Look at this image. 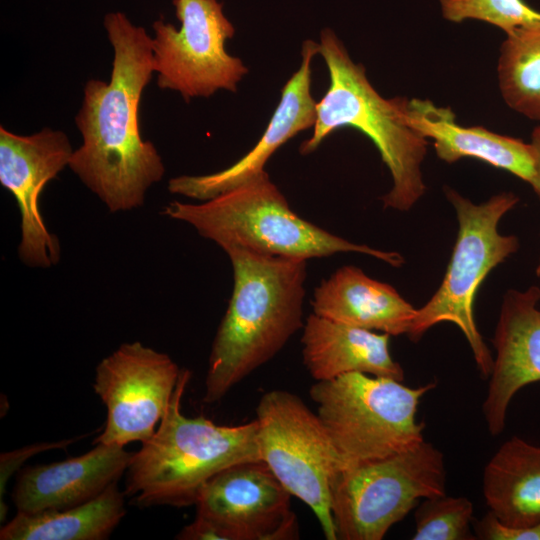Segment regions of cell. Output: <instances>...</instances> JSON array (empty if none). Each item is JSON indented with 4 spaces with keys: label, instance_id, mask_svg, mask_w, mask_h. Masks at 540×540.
Wrapping results in <instances>:
<instances>
[{
    "label": "cell",
    "instance_id": "6da1fadb",
    "mask_svg": "<svg viewBox=\"0 0 540 540\" xmlns=\"http://www.w3.org/2000/svg\"><path fill=\"white\" fill-rule=\"evenodd\" d=\"M103 25L113 48L111 76L84 85L75 116L82 143L68 167L115 213L143 206L165 166L139 124L141 97L154 73L152 37L120 11L107 13Z\"/></svg>",
    "mask_w": 540,
    "mask_h": 540
},
{
    "label": "cell",
    "instance_id": "7a4b0ae2",
    "mask_svg": "<svg viewBox=\"0 0 540 540\" xmlns=\"http://www.w3.org/2000/svg\"><path fill=\"white\" fill-rule=\"evenodd\" d=\"M233 291L212 343L203 401H220L303 328L307 260L224 249Z\"/></svg>",
    "mask_w": 540,
    "mask_h": 540
},
{
    "label": "cell",
    "instance_id": "3957f363",
    "mask_svg": "<svg viewBox=\"0 0 540 540\" xmlns=\"http://www.w3.org/2000/svg\"><path fill=\"white\" fill-rule=\"evenodd\" d=\"M190 378V370L182 368L155 433L132 454L125 495L141 507L195 505L202 486L214 475L237 463L261 460L256 419L228 426L182 413Z\"/></svg>",
    "mask_w": 540,
    "mask_h": 540
},
{
    "label": "cell",
    "instance_id": "277c9868",
    "mask_svg": "<svg viewBox=\"0 0 540 540\" xmlns=\"http://www.w3.org/2000/svg\"><path fill=\"white\" fill-rule=\"evenodd\" d=\"M319 54L330 83L317 102L312 135L300 145V153L315 151L338 128L359 130L374 143L392 177L391 189L381 197L383 207L410 210L426 191L421 164L428 141L407 123L408 99L383 98L369 82L363 65L353 62L330 28L321 31Z\"/></svg>",
    "mask_w": 540,
    "mask_h": 540
},
{
    "label": "cell",
    "instance_id": "5b68a950",
    "mask_svg": "<svg viewBox=\"0 0 540 540\" xmlns=\"http://www.w3.org/2000/svg\"><path fill=\"white\" fill-rule=\"evenodd\" d=\"M162 214L190 225L223 250L242 247L304 260L356 252L393 267L404 263L397 252L350 242L301 218L290 208L266 171L199 203L174 200L163 208Z\"/></svg>",
    "mask_w": 540,
    "mask_h": 540
},
{
    "label": "cell",
    "instance_id": "8992f818",
    "mask_svg": "<svg viewBox=\"0 0 540 540\" xmlns=\"http://www.w3.org/2000/svg\"><path fill=\"white\" fill-rule=\"evenodd\" d=\"M435 382L408 387L392 378L360 372L316 381L309 390L343 467L407 451L424 441L417 421L421 398Z\"/></svg>",
    "mask_w": 540,
    "mask_h": 540
},
{
    "label": "cell",
    "instance_id": "52a82bcc",
    "mask_svg": "<svg viewBox=\"0 0 540 540\" xmlns=\"http://www.w3.org/2000/svg\"><path fill=\"white\" fill-rule=\"evenodd\" d=\"M446 197L455 209L458 234L445 276L431 299L417 309L407 336L417 342L433 326L455 324L465 336L479 374L489 378L493 357L474 319V299L483 280L519 248L514 235H502L501 218L519 202L512 192H503L476 204L451 188Z\"/></svg>",
    "mask_w": 540,
    "mask_h": 540
},
{
    "label": "cell",
    "instance_id": "ba28073f",
    "mask_svg": "<svg viewBox=\"0 0 540 540\" xmlns=\"http://www.w3.org/2000/svg\"><path fill=\"white\" fill-rule=\"evenodd\" d=\"M445 493L444 455L425 440L393 456L342 467L330 490L337 540H381L421 499Z\"/></svg>",
    "mask_w": 540,
    "mask_h": 540
},
{
    "label": "cell",
    "instance_id": "9c48e42d",
    "mask_svg": "<svg viewBox=\"0 0 540 540\" xmlns=\"http://www.w3.org/2000/svg\"><path fill=\"white\" fill-rule=\"evenodd\" d=\"M256 421L261 460L312 510L325 538L337 540L330 490L343 465L317 413L296 394L276 389L261 396Z\"/></svg>",
    "mask_w": 540,
    "mask_h": 540
},
{
    "label": "cell",
    "instance_id": "30bf717a",
    "mask_svg": "<svg viewBox=\"0 0 540 540\" xmlns=\"http://www.w3.org/2000/svg\"><path fill=\"white\" fill-rule=\"evenodd\" d=\"M177 29L163 18L152 24L154 73L161 89L178 92L186 102L218 90L236 92L248 73L240 58L225 50L235 28L218 0H172Z\"/></svg>",
    "mask_w": 540,
    "mask_h": 540
},
{
    "label": "cell",
    "instance_id": "8fae6325",
    "mask_svg": "<svg viewBox=\"0 0 540 540\" xmlns=\"http://www.w3.org/2000/svg\"><path fill=\"white\" fill-rule=\"evenodd\" d=\"M291 496L262 460L234 464L202 486L196 516L176 539H298Z\"/></svg>",
    "mask_w": 540,
    "mask_h": 540
},
{
    "label": "cell",
    "instance_id": "7c38bea8",
    "mask_svg": "<svg viewBox=\"0 0 540 540\" xmlns=\"http://www.w3.org/2000/svg\"><path fill=\"white\" fill-rule=\"evenodd\" d=\"M182 368L139 341L121 344L96 367L93 389L107 415L94 444L125 446L151 438L175 391Z\"/></svg>",
    "mask_w": 540,
    "mask_h": 540
},
{
    "label": "cell",
    "instance_id": "4fadbf2b",
    "mask_svg": "<svg viewBox=\"0 0 540 540\" xmlns=\"http://www.w3.org/2000/svg\"><path fill=\"white\" fill-rule=\"evenodd\" d=\"M73 148L60 130L43 128L19 135L0 127V183L20 212L18 256L27 266L50 268L60 260V244L42 217L40 194L69 162Z\"/></svg>",
    "mask_w": 540,
    "mask_h": 540
},
{
    "label": "cell",
    "instance_id": "5bb4252c",
    "mask_svg": "<svg viewBox=\"0 0 540 540\" xmlns=\"http://www.w3.org/2000/svg\"><path fill=\"white\" fill-rule=\"evenodd\" d=\"M319 54V43L303 42L302 61L281 91L280 101L256 145L231 166L210 174L180 175L168 181V190L197 201H205L255 178L273 153L289 139L313 128L317 102L311 94V64Z\"/></svg>",
    "mask_w": 540,
    "mask_h": 540
},
{
    "label": "cell",
    "instance_id": "9a60e30c",
    "mask_svg": "<svg viewBox=\"0 0 540 540\" xmlns=\"http://www.w3.org/2000/svg\"><path fill=\"white\" fill-rule=\"evenodd\" d=\"M540 288L509 290L503 297L493 336L496 357L482 413L493 436L506 425L507 410L524 386L540 381Z\"/></svg>",
    "mask_w": 540,
    "mask_h": 540
},
{
    "label": "cell",
    "instance_id": "2e32d148",
    "mask_svg": "<svg viewBox=\"0 0 540 540\" xmlns=\"http://www.w3.org/2000/svg\"><path fill=\"white\" fill-rule=\"evenodd\" d=\"M132 454L120 445L98 443L80 456L25 468L12 492L17 512L63 510L90 501L118 482Z\"/></svg>",
    "mask_w": 540,
    "mask_h": 540
},
{
    "label": "cell",
    "instance_id": "e0dca14e",
    "mask_svg": "<svg viewBox=\"0 0 540 540\" xmlns=\"http://www.w3.org/2000/svg\"><path fill=\"white\" fill-rule=\"evenodd\" d=\"M406 120L420 135L433 140L441 160L451 164L461 158H475L508 171L531 187L534 184L535 157L530 143L481 126H461L451 108L428 99L408 100Z\"/></svg>",
    "mask_w": 540,
    "mask_h": 540
},
{
    "label": "cell",
    "instance_id": "ac0fdd59",
    "mask_svg": "<svg viewBox=\"0 0 540 540\" xmlns=\"http://www.w3.org/2000/svg\"><path fill=\"white\" fill-rule=\"evenodd\" d=\"M302 329L303 364L314 380L328 381L352 372L404 380L403 368L390 353V335L313 312Z\"/></svg>",
    "mask_w": 540,
    "mask_h": 540
},
{
    "label": "cell",
    "instance_id": "d6986e66",
    "mask_svg": "<svg viewBox=\"0 0 540 540\" xmlns=\"http://www.w3.org/2000/svg\"><path fill=\"white\" fill-rule=\"evenodd\" d=\"M312 309L318 316L390 336L407 335L417 311L393 286L352 265L321 281Z\"/></svg>",
    "mask_w": 540,
    "mask_h": 540
},
{
    "label": "cell",
    "instance_id": "ffe728a7",
    "mask_svg": "<svg viewBox=\"0 0 540 540\" xmlns=\"http://www.w3.org/2000/svg\"><path fill=\"white\" fill-rule=\"evenodd\" d=\"M483 497L504 525L524 528L540 522V446L513 436L485 465Z\"/></svg>",
    "mask_w": 540,
    "mask_h": 540
},
{
    "label": "cell",
    "instance_id": "44dd1931",
    "mask_svg": "<svg viewBox=\"0 0 540 540\" xmlns=\"http://www.w3.org/2000/svg\"><path fill=\"white\" fill-rule=\"evenodd\" d=\"M118 482L83 504L39 513L17 512L0 530L1 540H103L126 514Z\"/></svg>",
    "mask_w": 540,
    "mask_h": 540
},
{
    "label": "cell",
    "instance_id": "7402d4cb",
    "mask_svg": "<svg viewBox=\"0 0 540 540\" xmlns=\"http://www.w3.org/2000/svg\"><path fill=\"white\" fill-rule=\"evenodd\" d=\"M506 104L523 116L540 121V24L506 34L497 66Z\"/></svg>",
    "mask_w": 540,
    "mask_h": 540
},
{
    "label": "cell",
    "instance_id": "603a6c76",
    "mask_svg": "<svg viewBox=\"0 0 540 540\" xmlns=\"http://www.w3.org/2000/svg\"><path fill=\"white\" fill-rule=\"evenodd\" d=\"M473 503L445 494L422 499L415 507L413 540H474Z\"/></svg>",
    "mask_w": 540,
    "mask_h": 540
},
{
    "label": "cell",
    "instance_id": "cb8c5ba5",
    "mask_svg": "<svg viewBox=\"0 0 540 540\" xmlns=\"http://www.w3.org/2000/svg\"><path fill=\"white\" fill-rule=\"evenodd\" d=\"M440 8L447 21L479 20L506 34L519 27L540 24V12L523 0H440Z\"/></svg>",
    "mask_w": 540,
    "mask_h": 540
},
{
    "label": "cell",
    "instance_id": "d4e9b609",
    "mask_svg": "<svg viewBox=\"0 0 540 540\" xmlns=\"http://www.w3.org/2000/svg\"><path fill=\"white\" fill-rule=\"evenodd\" d=\"M473 531L480 540H540V522L524 528L502 524L488 511L480 520L473 521Z\"/></svg>",
    "mask_w": 540,
    "mask_h": 540
},
{
    "label": "cell",
    "instance_id": "484cf974",
    "mask_svg": "<svg viewBox=\"0 0 540 540\" xmlns=\"http://www.w3.org/2000/svg\"><path fill=\"white\" fill-rule=\"evenodd\" d=\"M530 144L535 157L536 172L535 181L532 188L540 198V125L533 130Z\"/></svg>",
    "mask_w": 540,
    "mask_h": 540
},
{
    "label": "cell",
    "instance_id": "4316f807",
    "mask_svg": "<svg viewBox=\"0 0 540 540\" xmlns=\"http://www.w3.org/2000/svg\"><path fill=\"white\" fill-rule=\"evenodd\" d=\"M536 274H537V276L540 277V260H539V264H538V266L536 268Z\"/></svg>",
    "mask_w": 540,
    "mask_h": 540
}]
</instances>
